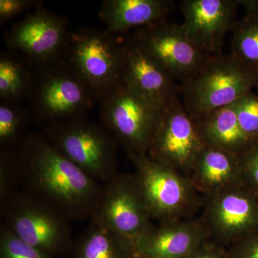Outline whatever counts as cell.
Here are the masks:
<instances>
[{
    "instance_id": "cell-30",
    "label": "cell",
    "mask_w": 258,
    "mask_h": 258,
    "mask_svg": "<svg viewBox=\"0 0 258 258\" xmlns=\"http://www.w3.org/2000/svg\"><path fill=\"white\" fill-rule=\"evenodd\" d=\"M186 258H227V248L210 238L200 244Z\"/></svg>"
},
{
    "instance_id": "cell-17",
    "label": "cell",
    "mask_w": 258,
    "mask_h": 258,
    "mask_svg": "<svg viewBox=\"0 0 258 258\" xmlns=\"http://www.w3.org/2000/svg\"><path fill=\"white\" fill-rule=\"evenodd\" d=\"M189 176L205 197L244 184L240 157L212 146L203 148Z\"/></svg>"
},
{
    "instance_id": "cell-4",
    "label": "cell",
    "mask_w": 258,
    "mask_h": 258,
    "mask_svg": "<svg viewBox=\"0 0 258 258\" xmlns=\"http://www.w3.org/2000/svg\"><path fill=\"white\" fill-rule=\"evenodd\" d=\"M258 78L231 55L212 56L203 69L181 84L183 106L193 120L230 106L252 92Z\"/></svg>"
},
{
    "instance_id": "cell-22",
    "label": "cell",
    "mask_w": 258,
    "mask_h": 258,
    "mask_svg": "<svg viewBox=\"0 0 258 258\" xmlns=\"http://www.w3.org/2000/svg\"><path fill=\"white\" fill-rule=\"evenodd\" d=\"M32 76L26 67L15 57L1 55L0 97L2 101L15 102L32 88Z\"/></svg>"
},
{
    "instance_id": "cell-18",
    "label": "cell",
    "mask_w": 258,
    "mask_h": 258,
    "mask_svg": "<svg viewBox=\"0 0 258 258\" xmlns=\"http://www.w3.org/2000/svg\"><path fill=\"white\" fill-rule=\"evenodd\" d=\"M174 8L169 0H106L98 17L106 30L116 35L165 20Z\"/></svg>"
},
{
    "instance_id": "cell-2",
    "label": "cell",
    "mask_w": 258,
    "mask_h": 258,
    "mask_svg": "<svg viewBox=\"0 0 258 258\" xmlns=\"http://www.w3.org/2000/svg\"><path fill=\"white\" fill-rule=\"evenodd\" d=\"M0 204L1 225L24 242L52 257L73 252L71 220L58 209L23 189Z\"/></svg>"
},
{
    "instance_id": "cell-28",
    "label": "cell",
    "mask_w": 258,
    "mask_h": 258,
    "mask_svg": "<svg viewBox=\"0 0 258 258\" xmlns=\"http://www.w3.org/2000/svg\"><path fill=\"white\" fill-rule=\"evenodd\" d=\"M227 258H258V232L227 248Z\"/></svg>"
},
{
    "instance_id": "cell-3",
    "label": "cell",
    "mask_w": 258,
    "mask_h": 258,
    "mask_svg": "<svg viewBox=\"0 0 258 258\" xmlns=\"http://www.w3.org/2000/svg\"><path fill=\"white\" fill-rule=\"evenodd\" d=\"M134 180L151 218L159 223L191 218L203 202L189 176L148 155H131Z\"/></svg>"
},
{
    "instance_id": "cell-20",
    "label": "cell",
    "mask_w": 258,
    "mask_h": 258,
    "mask_svg": "<svg viewBox=\"0 0 258 258\" xmlns=\"http://www.w3.org/2000/svg\"><path fill=\"white\" fill-rule=\"evenodd\" d=\"M74 258H133L135 249L100 222L91 219L86 230L75 241Z\"/></svg>"
},
{
    "instance_id": "cell-15",
    "label": "cell",
    "mask_w": 258,
    "mask_h": 258,
    "mask_svg": "<svg viewBox=\"0 0 258 258\" xmlns=\"http://www.w3.org/2000/svg\"><path fill=\"white\" fill-rule=\"evenodd\" d=\"M239 5L235 0H184L181 3V25L200 50L210 56L220 55L226 34L237 23Z\"/></svg>"
},
{
    "instance_id": "cell-31",
    "label": "cell",
    "mask_w": 258,
    "mask_h": 258,
    "mask_svg": "<svg viewBox=\"0 0 258 258\" xmlns=\"http://www.w3.org/2000/svg\"><path fill=\"white\" fill-rule=\"evenodd\" d=\"M133 258H147V257H144V256L142 255V254L136 253L135 255H134V257Z\"/></svg>"
},
{
    "instance_id": "cell-24",
    "label": "cell",
    "mask_w": 258,
    "mask_h": 258,
    "mask_svg": "<svg viewBox=\"0 0 258 258\" xmlns=\"http://www.w3.org/2000/svg\"><path fill=\"white\" fill-rule=\"evenodd\" d=\"M24 242L3 225L0 227V258H53Z\"/></svg>"
},
{
    "instance_id": "cell-29",
    "label": "cell",
    "mask_w": 258,
    "mask_h": 258,
    "mask_svg": "<svg viewBox=\"0 0 258 258\" xmlns=\"http://www.w3.org/2000/svg\"><path fill=\"white\" fill-rule=\"evenodd\" d=\"M38 4L35 0H0V22L5 23Z\"/></svg>"
},
{
    "instance_id": "cell-16",
    "label": "cell",
    "mask_w": 258,
    "mask_h": 258,
    "mask_svg": "<svg viewBox=\"0 0 258 258\" xmlns=\"http://www.w3.org/2000/svg\"><path fill=\"white\" fill-rule=\"evenodd\" d=\"M212 238L203 219H184L154 226L136 252L147 258H186Z\"/></svg>"
},
{
    "instance_id": "cell-10",
    "label": "cell",
    "mask_w": 258,
    "mask_h": 258,
    "mask_svg": "<svg viewBox=\"0 0 258 258\" xmlns=\"http://www.w3.org/2000/svg\"><path fill=\"white\" fill-rule=\"evenodd\" d=\"M132 35L173 80L181 84L196 76L212 57L194 44L181 24L163 20L138 29Z\"/></svg>"
},
{
    "instance_id": "cell-21",
    "label": "cell",
    "mask_w": 258,
    "mask_h": 258,
    "mask_svg": "<svg viewBox=\"0 0 258 258\" xmlns=\"http://www.w3.org/2000/svg\"><path fill=\"white\" fill-rule=\"evenodd\" d=\"M244 15L232 29L231 56L258 78V1H238Z\"/></svg>"
},
{
    "instance_id": "cell-8",
    "label": "cell",
    "mask_w": 258,
    "mask_h": 258,
    "mask_svg": "<svg viewBox=\"0 0 258 258\" xmlns=\"http://www.w3.org/2000/svg\"><path fill=\"white\" fill-rule=\"evenodd\" d=\"M101 118L128 156L148 155L164 111L139 96L124 83L101 100Z\"/></svg>"
},
{
    "instance_id": "cell-12",
    "label": "cell",
    "mask_w": 258,
    "mask_h": 258,
    "mask_svg": "<svg viewBox=\"0 0 258 258\" xmlns=\"http://www.w3.org/2000/svg\"><path fill=\"white\" fill-rule=\"evenodd\" d=\"M205 146L195 120L176 99L161 115L148 156L189 176Z\"/></svg>"
},
{
    "instance_id": "cell-13",
    "label": "cell",
    "mask_w": 258,
    "mask_h": 258,
    "mask_svg": "<svg viewBox=\"0 0 258 258\" xmlns=\"http://www.w3.org/2000/svg\"><path fill=\"white\" fill-rule=\"evenodd\" d=\"M69 35L66 18L37 7L10 30L6 44L32 63L46 67L66 53Z\"/></svg>"
},
{
    "instance_id": "cell-19",
    "label": "cell",
    "mask_w": 258,
    "mask_h": 258,
    "mask_svg": "<svg viewBox=\"0 0 258 258\" xmlns=\"http://www.w3.org/2000/svg\"><path fill=\"white\" fill-rule=\"evenodd\" d=\"M236 102L194 120L205 145L212 146L242 157L255 144L240 127Z\"/></svg>"
},
{
    "instance_id": "cell-1",
    "label": "cell",
    "mask_w": 258,
    "mask_h": 258,
    "mask_svg": "<svg viewBox=\"0 0 258 258\" xmlns=\"http://www.w3.org/2000/svg\"><path fill=\"white\" fill-rule=\"evenodd\" d=\"M15 154L22 189L58 209L71 220L92 217L103 184L70 161L43 132L22 139Z\"/></svg>"
},
{
    "instance_id": "cell-9",
    "label": "cell",
    "mask_w": 258,
    "mask_h": 258,
    "mask_svg": "<svg viewBox=\"0 0 258 258\" xmlns=\"http://www.w3.org/2000/svg\"><path fill=\"white\" fill-rule=\"evenodd\" d=\"M91 219L113 231L135 251L154 226L134 176L120 173L103 184Z\"/></svg>"
},
{
    "instance_id": "cell-26",
    "label": "cell",
    "mask_w": 258,
    "mask_h": 258,
    "mask_svg": "<svg viewBox=\"0 0 258 258\" xmlns=\"http://www.w3.org/2000/svg\"><path fill=\"white\" fill-rule=\"evenodd\" d=\"M19 184L15 152L3 149L0 157V203L17 191Z\"/></svg>"
},
{
    "instance_id": "cell-11",
    "label": "cell",
    "mask_w": 258,
    "mask_h": 258,
    "mask_svg": "<svg viewBox=\"0 0 258 258\" xmlns=\"http://www.w3.org/2000/svg\"><path fill=\"white\" fill-rule=\"evenodd\" d=\"M205 199L203 219L217 243L228 248L258 232V195L245 184Z\"/></svg>"
},
{
    "instance_id": "cell-6",
    "label": "cell",
    "mask_w": 258,
    "mask_h": 258,
    "mask_svg": "<svg viewBox=\"0 0 258 258\" xmlns=\"http://www.w3.org/2000/svg\"><path fill=\"white\" fill-rule=\"evenodd\" d=\"M66 54L98 101L123 82L119 36L106 29L83 28L69 33Z\"/></svg>"
},
{
    "instance_id": "cell-7",
    "label": "cell",
    "mask_w": 258,
    "mask_h": 258,
    "mask_svg": "<svg viewBox=\"0 0 258 258\" xmlns=\"http://www.w3.org/2000/svg\"><path fill=\"white\" fill-rule=\"evenodd\" d=\"M98 100L69 62L47 66L34 87L35 118L47 125L80 118Z\"/></svg>"
},
{
    "instance_id": "cell-23",
    "label": "cell",
    "mask_w": 258,
    "mask_h": 258,
    "mask_svg": "<svg viewBox=\"0 0 258 258\" xmlns=\"http://www.w3.org/2000/svg\"><path fill=\"white\" fill-rule=\"evenodd\" d=\"M25 112L15 102L2 101L0 104V144L2 148L20 142L26 125Z\"/></svg>"
},
{
    "instance_id": "cell-5",
    "label": "cell",
    "mask_w": 258,
    "mask_h": 258,
    "mask_svg": "<svg viewBox=\"0 0 258 258\" xmlns=\"http://www.w3.org/2000/svg\"><path fill=\"white\" fill-rule=\"evenodd\" d=\"M42 132L70 161L102 184L118 174L116 144L106 128L80 118L47 125Z\"/></svg>"
},
{
    "instance_id": "cell-27",
    "label": "cell",
    "mask_w": 258,
    "mask_h": 258,
    "mask_svg": "<svg viewBox=\"0 0 258 258\" xmlns=\"http://www.w3.org/2000/svg\"><path fill=\"white\" fill-rule=\"evenodd\" d=\"M244 184L258 195V144L240 157Z\"/></svg>"
},
{
    "instance_id": "cell-14",
    "label": "cell",
    "mask_w": 258,
    "mask_h": 258,
    "mask_svg": "<svg viewBox=\"0 0 258 258\" xmlns=\"http://www.w3.org/2000/svg\"><path fill=\"white\" fill-rule=\"evenodd\" d=\"M122 81L159 109L176 99V81L146 52L132 35L119 36Z\"/></svg>"
},
{
    "instance_id": "cell-25",
    "label": "cell",
    "mask_w": 258,
    "mask_h": 258,
    "mask_svg": "<svg viewBox=\"0 0 258 258\" xmlns=\"http://www.w3.org/2000/svg\"><path fill=\"white\" fill-rule=\"evenodd\" d=\"M237 120L244 134L258 143V96L251 92L236 101Z\"/></svg>"
}]
</instances>
